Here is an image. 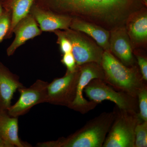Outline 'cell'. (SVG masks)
<instances>
[{
	"instance_id": "cell-9",
	"label": "cell",
	"mask_w": 147,
	"mask_h": 147,
	"mask_svg": "<svg viewBox=\"0 0 147 147\" xmlns=\"http://www.w3.org/2000/svg\"><path fill=\"white\" fill-rule=\"evenodd\" d=\"M48 84L38 80L33 86L25 88L18 89L20 96L17 102L7 110L11 116L16 117L26 113L34 105L47 101V88Z\"/></svg>"
},
{
	"instance_id": "cell-13",
	"label": "cell",
	"mask_w": 147,
	"mask_h": 147,
	"mask_svg": "<svg viewBox=\"0 0 147 147\" xmlns=\"http://www.w3.org/2000/svg\"><path fill=\"white\" fill-rule=\"evenodd\" d=\"M37 23L30 13H29L16 24L13 30L15 37L7 50V56H11L21 45L30 39L42 34Z\"/></svg>"
},
{
	"instance_id": "cell-21",
	"label": "cell",
	"mask_w": 147,
	"mask_h": 147,
	"mask_svg": "<svg viewBox=\"0 0 147 147\" xmlns=\"http://www.w3.org/2000/svg\"><path fill=\"white\" fill-rule=\"evenodd\" d=\"M146 50L144 49H134L133 54L137 61V63L143 79L147 81V57L146 52Z\"/></svg>"
},
{
	"instance_id": "cell-22",
	"label": "cell",
	"mask_w": 147,
	"mask_h": 147,
	"mask_svg": "<svg viewBox=\"0 0 147 147\" xmlns=\"http://www.w3.org/2000/svg\"><path fill=\"white\" fill-rule=\"evenodd\" d=\"M57 37V43L59 46L60 50L63 55L71 53L72 46L69 40L65 36L63 30H57L53 32Z\"/></svg>"
},
{
	"instance_id": "cell-7",
	"label": "cell",
	"mask_w": 147,
	"mask_h": 147,
	"mask_svg": "<svg viewBox=\"0 0 147 147\" xmlns=\"http://www.w3.org/2000/svg\"><path fill=\"white\" fill-rule=\"evenodd\" d=\"M78 66L79 78L76 96L68 107L85 114L93 110L98 104L91 100L89 101L84 97V88L92 79H98L103 81L104 74L100 64L96 63H88Z\"/></svg>"
},
{
	"instance_id": "cell-24",
	"label": "cell",
	"mask_w": 147,
	"mask_h": 147,
	"mask_svg": "<svg viewBox=\"0 0 147 147\" xmlns=\"http://www.w3.org/2000/svg\"><path fill=\"white\" fill-rule=\"evenodd\" d=\"M0 147H9L8 145L0 137Z\"/></svg>"
},
{
	"instance_id": "cell-14",
	"label": "cell",
	"mask_w": 147,
	"mask_h": 147,
	"mask_svg": "<svg viewBox=\"0 0 147 147\" xmlns=\"http://www.w3.org/2000/svg\"><path fill=\"white\" fill-rule=\"evenodd\" d=\"M69 28L82 32L94 40L105 51L110 52V31L99 25L72 18Z\"/></svg>"
},
{
	"instance_id": "cell-15",
	"label": "cell",
	"mask_w": 147,
	"mask_h": 147,
	"mask_svg": "<svg viewBox=\"0 0 147 147\" xmlns=\"http://www.w3.org/2000/svg\"><path fill=\"white\" fill-rule=\"evenodd\" d=\"M23 87L17 76L0 62V109L8 110L13 94Z\"/></svg>"
},
{
	"instance_id": "cell-6",
	"label": "cell",
	"mask_w": 147,
	"mask_h": 147,
	"mask_svg": "<svg viewBox=\"0 0 147 147\" xmlns=\"http://www.w3.org/2000/svg\"><path fill=\"white\" fill-rule=\"evenodd\" d=\"M63 31L71 42V53L77 65L91 62L100 64L105 51L95 40L82 32L70 28Z\"/></svg>"
},
{
	"instance_id": "cell-16",
	"label": "cell",
	"mask_w": 147,
	"mask_h": 147,
	"mask_svg": "<svg viewBox=\"0 0 147 147\" xmlns=\"http://www.w3.org/2000/svg\"><path fill=\"white\" fill-rule=\"evenodd\" d=\"M18 119L0 109V137L9 147L26 146L18 137Z\"/></svg>"
},
{
	"instance_id": "cell-18",
	"label": "cell",
	"mask_w": 147,
	"mask_h": 147,
	"mask_svg": "<svg viewBox=\"0 0 147 147\" xmlns=\"http://www.w3.org/2000/svg\"><path fill=\"white\" fill-rule=\"evenodd\" d=\"M134 147H147V121L141 120L135 129Z\"/></svg>"
},
{
	"instance_id": "cell-8",
	"label": "cell",
	"mask_w": 147,
	"mask_h": 147,
	"mask_svg": "<svg viewBox=\"0 0 147 147\" xmlns=\"http://www.w3.org/2000/svg\"><path fill=\"white\" fill-rule=\"evenodd\" d=\"M79 78L78 66L74 72L66 71L62 78L47 85V101L69 107L74 100Z\"/></svg>"
},
{
	"instance_id": "cell-3",
	"label": "cell",
	"mask_w": 147,
	"mask_h": 147,
	"mask_svg": "<svg viewBox=\"0 0 147 147\" xmlns=\"http://www.w3.org/2000/svg\"><path fill=\"white\" fill-rule=\"evenodd\" d=\"M115 118L114 111L104 112L87 122L67 138L47 143L56 147H102Z\"/></svg>"
},
{
	"instance_id": "cell-20",
	"label": "cell",
	"mask_w": 147,
	"mask_h": 147,
	"mask_svg": "<svg viewBox=\"0 0 147 147\" xmlns=\"http://www.w3.org/2000/svg\"><path fill=\"white\" fill-rule=\"evenodd\" d=\"M139 108V118L142 121H147V86L145 85L140 90L137 96Z\"/></svg>"
},
{
	"instance_id": "cell-10",
	"label": "cell",
	"mask_w": 147,
	"mask_h": 147,
	"mask_svg": "<svg viewBox=\"0 0 147 147\" xmlns=\"http://www.w3.org/2000/svg\"><path fill=\"white\" fill-rule=\"evenodd\" d=\"M110 53L125 65L137 64L125 26L110 31Z\"/></svg>"
},
{
	"instance_id": "cell-11",
	"label": "cell",
	"mask_w": 147,
	"mask_h": 147,
	"mask_svg": "<svg viewBox=\"0 0 147 147\" xmlns=\"http://www.w3.org/2000/svg\"><path fill=\"white\" fill-rule=\"evenodd\" d=\"M125 28L133 50H146L147 7H144L131 14L127 20Z\"/></svg>"
},
{
	"instance_id": "cell-25",
	"label": "cell",
	"mask_w": 147,
	"mask_h": 147,
	"mask_svg": "<svg viewBox=\"0 0 147 147\" xmlns=\"http://www.w3.org/2000/svg\"><path fill=\"white\" fill-rule=\"evenodd\" d=\"M3 0H0V15L2 12L3 10Z\"/></svg>"
},
{
	"instance_id": "cell-19",
	"label": "cell",
	"mask_w": 147,
	"mask_h": 147,
	"mask_svg": "<svg viewBox=\"0 0 147 147\" xmlns=\"http://www.w3.org/2000/svg\"><path fill=\"white\" fill-rule=\"evenodd\" d=\"M11 16L10 9L3 7L2 12L0 15V43L5 39L10 29Z\"/></svg>"
},
{
	"instance_id": "cell-1",
	"label": "cell",
	"mask_w": 147,
	"mask_h": 147,
	"mask_svg": "<svg viewBox=\"0 0 147 147\" xmlns=\"http://www.w3.org/2000/svg\"><path fill=\"white\" fill-rule=\"evenodd\" d=\"M54 13L99 25L109 31L125 26L129 16L147 4L144 0H34Z\"/></svg>"
},
{
	"instance_id": "cell-12",
	"label": "cell",
	"mask_w": 147,
	"mask_h": 147,
	"mask_svg": "<svg viewBox=\"0 0 147 147\" xmlns=\"http://www.w3.org/2000/svg\"><path fill=\"white\" fill-rule=\"evenodd\" d=\"M29 13L34 18L42 32H53L69 28L72 18L41 8L34 3Z\"/></svg>"
},
{
	"instance_id": "cell-17",
	"label": "cell",
	"mask_w": 147,
	"mask_h": 147,
	"mask_svg": "<svg viewBox=\"0 0 147 147\" xmlns=\"http://www.w3.org/2000/svg\"><path fill=\"white\" fill-rule=\"evenodd\" d=\"M34 0H3V7L9 9L11 11L10 29L5 39L10 38L13 35L14 27L19 21L30 13Z\"/></svg>"
},
{
	"instance_id": "cell-2",
	"label": "cell",
	"mask_w": 147,
	"mask_h": 147,
	"mask_svg": "<svg viewBox=\"0 0 147 147\" xmlns=\"http://www.w3.org/2000/svg\"><path fill=\"white\" fill-rule=\"evenodd\" d=\"M100 65L104 74L103 81L119 91L137 98L139 91L147 84L137 65L126 66L110 52L104 51Z\"/></svg>"
},
{
	"instance_id": "cell-23",
	"label": "cell",
	"mask_w": 147,
	"mask_h": 147,
	"mask_svg": "<svg viewBox=\"0 0 147 147\" xmlns=\"http://www.w3.org/2000/svg\"><path fill=\"white\" fill-rule=\"evenodd\" d=\"M63 55L61 61L66 67L67 71L69 72L75 71L77 68V65L71 52L66 53Z\"/></svg>"
},
{
	"instance_id": "cell-4",
	"label": "cell",
	"mask_w": 147,
	"mask_h": 147,
	"mask_svg": "<svg viewBox=\"0 0 147 147\" xmlns=\"http://www.w3.org/2000/svg\"><path fill=\"white\" fill-rule=\"evenodd\" d=\"M115 118L102 147H134L135 127L139 121L138 113L115 106Z\"/></svg>"
},
{
	"instance_id": "cell-5",
	"label": "cell",
	"mask_w": 147,
	"mask_h": 147,
	"mask_svg": "<svg viewBox=\"0 0 147 147\" xmlns=\"http://www.w3.org/2000/svg\"><path fill=\"white\" fill-rule=\"evenodd\" d=\"M84 91L91 101L97 104L104 100H109L120 109L139 113L137 98L117 90L101 79H92L85 87Z\"/></svg>"
}]
</instances>
